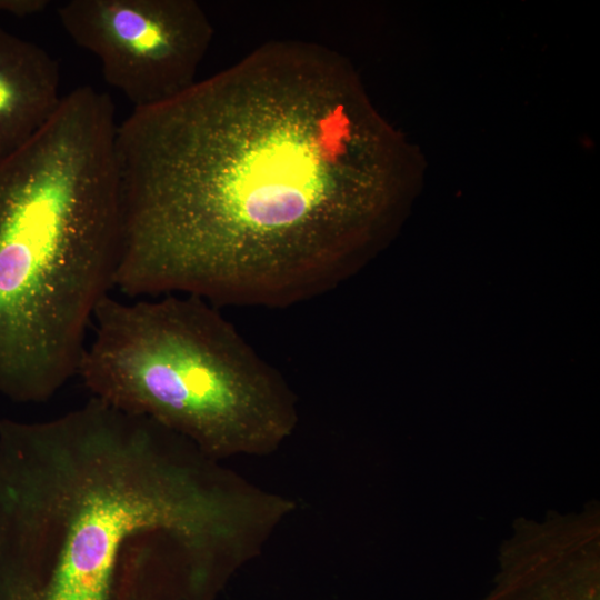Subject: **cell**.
<instances>
[{
    "mask_svg": "<svg viewBox=\"0 0 600 600\" xmlns=\"http://www.w3.org/2000/svg\"><path fill=\"white\" fill-rule=\"evenodd\" d=\"M114 289L286 308L393 238L419 156L323 46L268 42L118 124Z\"/></svg>",
    "mask_w": 600,
    "mask_h": 600,
    "instance_id": "6da1fadb",
    "label": "cell"
},
{
    "mask_svg": "<svg viewBox=\"0 0 600 600\" xmlns=\"http://www.w3.org/2000/svg\"><path fill=\"white\" fill-rule=\"evenodd\" d=\"M274 513L186 439L97 398L0 419V600H206Z\"/></svg>",
    "mask_w": 600,
    "mask_h": 600,
    "instance_id": "7a4b0ae2",
    "label": "cell"
},
{
    "mask_svg": "<svg viewBox=\"0 0 600 600\" xmlns=\"http://www.w3.org/2000/svg\"><path fill=\"white\" fill-rule=\"evenodd\" d=\"M111 98L64 94L48 122L0 158V394L50 399L78 376L121 241Z\"/></svg>",
    "mask_w": 600,
    "mask_h": 600,
    "instance_id": "3957f363",
    "label": "cell"
},
{
    "mask_svg": "<svg viewBox=\"0 0 600 600\" xmlns=\"http://www.w3.org/2000/svg\"><path fill=\"white\" fill-rule=\"evenodd\" d=\"M92 323L78 376L93 398L156 421L207 458L273 452L297 427L290 387L207 300L109 294Z\"/></svg>",
    "mask_w": 600,
    "mask_h": 600,
    "instance_id": "277c9868",
    "label": "cell"
},
{
    "mask_svg": "<svg viewBox=\"0 0 600 600\" xmlns=\"http://www.w3.org/2000/svg\"><path fill=\"white\" fill-rule=\"evenodd\" d=\"M68 36L100 62L133 109L167 101L196 82L212 38L191 0H70L58 6Z\"/></svg>",
    "mask_w": 600,
    "mask_h": 600,
    "instance_id": "5b68a950",
    "label": "cell"
},
{
    "mask_svg": "<svg viewBox=\"0 0 600 600\" xmlns=\"http://www.w3.org/2000/svg\"><path fill=\"white\" fill-rule=\"evenodd\" d=\"M62 97L56 60L40 46L0 28V158L33 137Z\"/></svg>",
    "mask_w": 600,
    "mask_h": 600,
    "instance_id": "8992f818",
    "label": "cell"
},
{
    "mask_svg": "<svg viewBox=\"0 0 600 600\" xmlns=\"http://www.w3.org/2000/svg\"><path fill=\"white\" fill-rule=\"evenodd\" d=\"M48 0H0V12L14 17H28L44 11Z\"/></svg>",
    "mask_w": 600,
    "mask_h": 600,
    "instance_id": "52a82bcc",
    "label": "cell"
}]
</instances>
